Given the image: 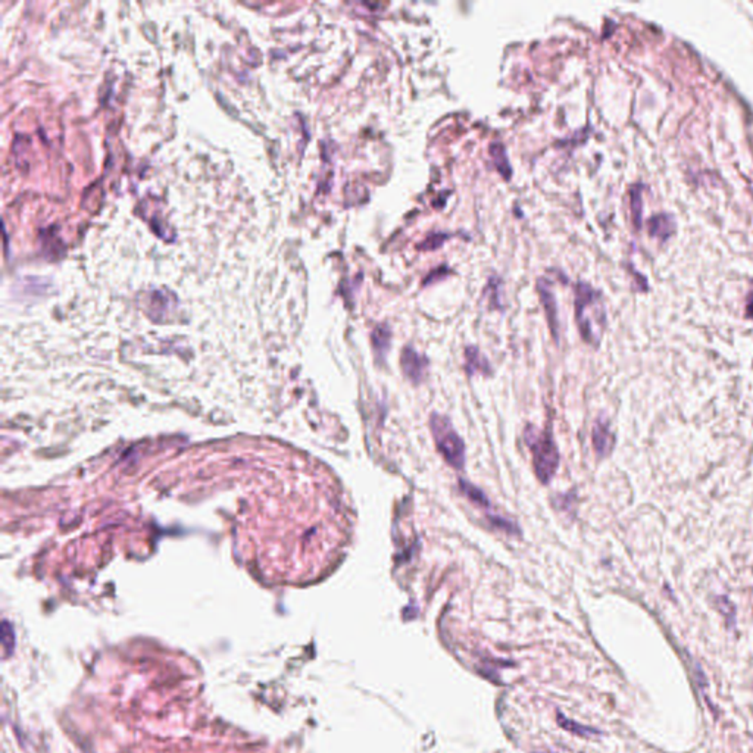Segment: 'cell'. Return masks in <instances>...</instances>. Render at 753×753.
Masks as SVG:
<instances>
[{
  "instance_id": "cell-1",
  "label": "cell",
  "mask_w": 753,
  "mask_h": 753,
  "mask_svg": "<svg viewBox=\"0 0 753 753\" xmlns=\"http://www.w3.org/2000/svg\"><path fill=\"white\" fill-rule=\"evenodd\" d=\"M576 321L582 340L597 346L606 327V309L601 292L587 283L576 285Z\"/></svg>"
},
{
  "instance_id": "cell-2",
  "label": "cell",
  "mask_w": 753,
  "mask_h": 753,
  "mask_svg": "<svg viewBox=\"0 0 753 753\" xmlns=\"http://www.w3.org/2000/svg\"><path fill=\"white\" fill-rule=\"evenodd\" d=\"M525 441L533 457L537 478L541 483L548 484L560 465V450L555 445L552 433L549 430L539 431L537 428L528 427L525 430Z\"/></svg>"
},
{
  "instance_id": "cell-3",
  "label": "cell",
  "mask_w": 753,
  "mask_h": 753,
  "mask_svg": "<svg viewBox=\"0 0 753 753\" xmlns=\"http://www.w3.org/2000/svg\"><path fill=\"white\" fill-rule=\"evenodd\" d=\"M430 427L440 455L453 468L461 470L465 465V445L449 418L445 415L433 413L430 418Z\"/></svg>"
},
{
  "instance_id": "cell-4",
  "label": "cell",
  "mask_w": 753,
  "mask_h": 753,
  "mask_svg": "<svg viewBox=\"0 0 753 753\" xmlns=\"http://www.w3.org/2000/svg\"><path fill=\"white\" fill-rule=\"evenodd\" d=\"M400 367L404 371V375L413 384H418L424 380L427 375L428 368V359L418 354L417 350L412 349L411 346H406L402 350L400 355Z\"/></svg>"
},
{
  "instance_id": "cell-5",
  "label": "cell",
  "mask_w": 753,
  "mask_h": 753,
  "mask_svg": "<svg viewBox=\"0 0 753 753\" xmlns=\"http://www.w3.org/2000/svg\"><path fill=\"white\" fill-rule=\"evenodd\" d=\"M614 434L609 424L603 420H597L593 427V447L599 458L608 457L614 449Z\"/></svg>"
},
{
  "instance_id": "cell-6",
  "label": "cell",
  "mask_w": 753,
  "mask_h": 753,
  "mask_svg": "<svg viewBox=\"0 0 753 753\" xmlns=\"http://www.w3.org/2000/svg\"><path fill=\"white\" fill-rule=\"evenodd\" d=\"M537 290H539V294H540V301L544 306V310H546V317H548V321H549V326H550V331L553 334L555 339H557V306H556V299H555V294L550 289V284L549 281H546L544 278H540L539 283H537Z\"/></svg>"
},
{
  "instance_id": "cell-7",
  "label": "cell",
  "mask_w": 753,
  "mask_h": 753,
  "mask_svg": "<svg viewBox=\"0 0 753 753\" xmlns=\"http://www.w3.org/2000/svg\"><path fill=\"white\" fill-rule=\"evenodd\" d=\"M647 228L651 236L655 239H659L660 241H665L671 237L672 232L675 231V221L668 214H659L653 215L647 221Z\"/></svg>"
},
{
  "instance_id": "cell-8",
  "label": "cell",
  "mask_w": 753,
  "mask_h": 753,
  "mask_svg": "<svg viewBox=\"0 0 753 753\" xmlns=\"http://www.w3.org/2000/svg\"><path fill=\"white\" fill-rule=\"evenodd\" d=\"M465 368L470 375L477 374V372L489 375L491 371L487 359L479 354V350L474 346L465 349Z\"/></svg>"
},
{
  "instance_id": "cell-9",
  "label": "cell",
  "mask_w": 753,
  "mask_h": 753,
  "mask_svg": "<svg viewBox=\"0 0 753 753\" xmlns=\"http://www.w3.org/2000/svg\"><path fill=\"white\" fill-rule=\"evenodd\" d=\"M390 339H392V331L390 328H388L387 324H380V326H376L374 328L371 334V340H372V347H374L376 359H381L386 356L388 347H390Z\"/></svg>"
},
{
  "instance_id": "cell-10",
  "label": "cell",
  "mask_w": 753,
  "mask_h": 753,
  "mask_svg": "<svg viewBox=\"0 0 753 753\" xmlns=\"http://www.w3.org/2000/svg\"><path fill=\"white\" fill-rule=\"evenodd\" d=\"M489 149H490V157L493 162H495L498 171L503 175L505 180H509L512 175V168L509 165V159H508V154H506L505 146L502 145V143L495 141V143H491Z\"/></svg>"
},
{
  "instance_id": "cell-11",
  "label": "cell",
  "mask_w": 753,
  "mask_h": 753,
  "mask_svg": "<svg viewBox=\"0 0 753 753\" xmlns=\"http://www.w3.org/2000/svg\"><path fill=\"white\" fill-rule=\"evenodd\" d=\"M459 487H461V491L463 493V495L468 498L474 505L479 506V508H487V506H490L489 499L486 498L484 493L479 490L478 487L473 486L468 482H465V479H461Z\"/></svg>"
},
{
  "instance_id": "cell-12",
  "label": "cell",
  "mask_w": 753,
  "mask_h": 753,
  "mask_svg": "<svg viewBox=\"0 0 753 753\" xmlns=\"http://www.w3.org/2000/svg\"><path fill=\"white\" fill-rule=\"evenodd\" d=\"M642 186H634L631 189V214L635 228L642 225Z\"/></svg>"
},
{
  "instance_id": "cell-13",
  "label": "cell",
  "mask_w": 753,
  "mask_h": 753,
  "mask_svg": "<svg viewBox=\"0 0 753 753\" xmlns=\"http://www.w3.org/2000/svg\"><path fill=\"white\" fill-rule=\"evenodd\" d=\"M450 237H452V235H449V232H434V235H430L427 239H424L417 246V249H420V251H436Z\"/></svg>"
},
{
  "instance_id": "cell-14",
  "label": "cell",
  "mask_w": 753,
  "mask_h": 753,
  "mask_svg": "<svg viewBox=\"0 0 753 753\" xmlns=\"http://www.w3.org/2000/svg\"><path fill=\"white\" fill-rule=\"evenodd\" d=\"M500 287H502L500 278H498L495 276L490 277V280H489V283L486 285V292L491 293V294H487V296L490 299V302L495 303L498 308H500V296H499V289Z\"/></svg>"
},
{
  "instance_id": "cell-15",
  "label": "cell",
  "mask_w": 753,
  "mask_h": 753,
  "mask_svg": "<svg viewBox=\"0 0 753 753\" xmlns=\"http://www.w3.org/2000/svg\"><path fill=\"white\" fill-rule=\"evenodd\" d=\"M441 269H443V267H438L437 269L431 271V274H428V276H427V277L424 278V285H427V284H431V283H434L436 280H440V278H443V277H446V276L449 274V272H450V269H449V268H446V269H445L443 272H440Z\"/></svg>"
}]
</instances>
